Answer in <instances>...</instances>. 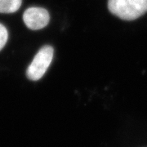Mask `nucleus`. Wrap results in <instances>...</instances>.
<instances>
[{
    "label": "nucleus",
    "instance_id": "f257e3e1",
    "mask_svg": "<svg viewBox=\"0 0 147 147\" xmlns=\"http://www.w3.org/2000/svg\"><path fill=\"white\" fill-rule=\"evenodd\" d=\"M108 9L124 21H134L147 12V0H108Z\"/></svg>",
    "mask_w": 147,
    "mask_h": 147
},
{
    "label": "nucleus",
    "instance_id": "f03ea898",
    "mask_svg": "<svg viewBox=\"0 0 147 147\" xmlns=\"http://www.w3.org/2000/svg\"><path fill=\"white\" fill-rule=\"evenodd\" d=\"M53 53L54 49L50 45H45L41 47L27 69V78L32 81L41 79L53 61Z\"/></svg>",
    "mask_w": 147,
    "mask_h": 147
},
{
    "label": "nucleus",
    "instance_id": "7ed1b4c3",
    "mask_svg": "<svg viewBox=\"0 0 147 147\" xmlns=\"http://www.w3.org/2000/svg\"><path fill=\"white\" fill-rule=\"evenodd\" d=\"M23 21L29 29L38 30L48 25L50 21V15L44 8L33 7L25 11L23 14Z\"/></svg>",
    "mask_w": 147,
    "mask_h": 147
},
{
    "label": "nucleus",
    "instance_id": "20e7f679",
    "mask_svg": "<svg viewBox=\"0 0 147 147\" xmlns=\"http://www.w3.org/2000/svg\"><path fill=\"white\" fill-rule=\"evenodd\" d=\"M22 0H0V13H13L19 10Z\"/></svg>",
    "mask_w": 147,
    "mask_h": 147
},
{
    "label": "nucleus",
    "instance_id": "39448f33",
    "mask_svg": "<svg viewBox=\"0 0 147 147\" xmlns=\"http://www.w3.org/2000/svg\"><path fill=\"white\" fill-rule=\"evenodd\" d=\"M8 39V32L3 24L0 23V51L4 47Z\"/></svg>",
    "mask_w": 147,
    "mask_h": 147
}]
</instances>
